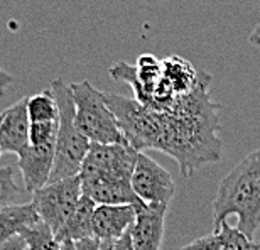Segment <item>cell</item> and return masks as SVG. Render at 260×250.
<instances>
[{
  "label": "cell",
  "instance_id": "obj_1",
  "mask_svg": "<svg viewBox=\"0 0 260 250\" xmlns=\"http://www.w3.org/2000/svg\"><path fill=\"white\" fill-rule=\"evenodd\" d=\"M162 129L157 150L171 155L181 176H191L205 164L218 163L223 155L218 113L173 115L160 112Z\"/></svg>",
  "mask_w": 260,
  "mask_h": 250
},
{
  "label": "cell",
  "instance_id": "obj_2",
  "mask_svg": "<svg viewBox=\"0 0 260 250\" xmlns=\"http://www.w3.org/2000/svg\"><path fill=\"white\" fill-rule=\"evenodd\" d=\"M237 216V228L253 238L260 227V147L242 159L221 179L213 200L215 230Z\"/></svg>",
  "mask_w": 260,
  "mask_h": 250
},
{
  "label": "cell",
  "instance_id": "obj_3",
  "mask_svg": "<svg viewBox=\"0 0 260 250\" xmlns=\"http://www.w3.org/2000/svg\"><path fill=\"white\" fill-rule=\"evenodd\" d=\"M59 107V129L56 139V159L49 183L80 176L91 142L75 125V100L71 86L56 78L49 83Z\"/></svg>",
  "mask_w": 260,
  "mask_h": 250
},
{
  "label": "cell",
  "instance_id": "obj_4",
  "mask_svg": "<svg viewBox=\"0 0 260 250\" xmlns=\"http://www.w3.org/2000/svg\"><path fill=\"white\" fill-rule=\"evenodd\" d=\"M70 86L75 100L76 129L91 144H125L127 140L103 91H98L88 80L71 83Z\"/></svg>",
  "mask_w": 260,
  "mask_h": 250
},
{
  "label": "cell",
  "instance_id": "obj_5",
  "mask_svg": "<svg viewBox=\"0 0 260 250\" xmlns=\"http://www.w3.org/2000/svg\"><path fill=\"white\" fill-rule=\"evenodd\" d=\"M103 95L127 142L137 152H144L147 149L157 150L160 129H162L160 112L142 105L135 98H125L115 93H103Z\"/></svg>",
  "mask_w": 260,
  "mask_h": 250
},
{
  "label": "cell",
  "instance_id": "obj_6",
  "mask_svg": "<svg viewBox=\"0 0 260 250\" xmlns=\"http://www.w3.org/2000/svg\"><path fill=\"white\" fill-rule=\"evenodd\" d=\"M81 196V179L80 176H73V178L49 183L43 190L36 191L30 201L38 210L41 222L46 223L54 232V235H58L78 206Z\"/></svg>",
  "mask_w": 260,
  "mask_h": 250
},
{
  "label": "cell",
  "instance_id": "obj_7",
  "mask_svg": "<svg viewBox=\"0 0 260 250\" xmlns=\"http://www.w3.org/2000/svg\"><path fill=\"white\" fill-rule=\"evenodd\" d=\"M139 152L130 144H91L80 178H115L132 181Z\"/></svg>",
  "mask_w": 260,
  "mask_h": 250
},
{
  "label": "cell",
  "instance_id": "obj_8",
  "mask_svg": "<svg viewBox=\"0 0 260 250\" xmlns=\"http://www.w3.org/2000/svg\"><path fill=\"white\" fill-rule=\"evenodd\" d=\"M132 188L139 200L152 208H168L176 191L173 176L145 152H139Z\"/></svg>",
  "mask_w": 260,
  "mask_h": 250
},
{
  "label": "cell",
  "instance_id": "obj_9",
  "mask_svg": "<svg viewBox=\"0 0 260 250\" xmlns=\"http://www.w3.org/2000/svg\"><path fill=\"white\" fill-rule=\"evenodd\" d=\"M56 159V144L41 145L34 147L29 145L22 154L19 155L17 168L24 181V190L34 195L36 191L43 190L49 184L51 174L54 169Z\"/></svg>",
  "mask_w": 260,
  "mask_h": 250
},
{
  "label": "cell",
  "instance_id": "obj_10",
  "mask_svg": "<svg viewBox=\"0 0 260 250\" xmlns=\"http://www.w3.org/2000/svg\"><path fill=\"white\" fill-rule=\"evenodd\" d=\"M135 205H96L93 215V237L100 242H115L132 228Z\"/></svg>",
  "mask_w": 260,
  "mask_h": 250
},
{
  "label": "cell",
  "instance_id": "obj_11",
  "mask_svg": "<svg viewBox=\"0 0 260 250\" xmlns=\"http://www.w3.org/2000/svg\"><path fill=\"white\" fill-rule=\"evenodd\" d=\"M30 118L27 113V97L20 98L5 110L0 123V149L2 152L20 155L29 147Z\"/></svg>",
  "mask_w": 260,
  "mask_h": 250
},
{
  "label": "cell",
  "instance_id": "obj_12",
  "mask_svg": "<svg viewBox=\"0 0 260 250\" xmlns=\"http://www.w3.org/2000/svg\"><path fill=\"white\" fill-rule=\"evenodd\" d=\"M135 218L130 235L135 250H160L164 238V220L168 208H152L139 201L135 205Z\"/></svg>",
  "mask_w": 260,
  "mask_h": 250
},
{
  "label": "cell",
  "instance_id": "obj_13",
  "mask_svg": "<svg viewBox=\"0 0 260 250\" xmlns=\"http://www.w3.org/2000/svg\"><path fill=\"white\" fill-rule=\"evenodd\" d=\"M81 186L83 195L96 205H137L140 201L132 188V181L127 179L93 178L83 179Z\"/></svg>",
  "mask_w": 260,
  "mask_h": 250
},
{
  "label": "cell",
  "instance_id": "obj_14",
  "mask_svg": "<svg viewBox=\"0 0 260 250\" xmlns=\"http://www.w3.org/2000/svg\"><path fill=\"white\" fill-rule=\"evenodd\" d=\"M188 247L191 250H260L258 243L250 240L245 233H242L237 227H230L228 223L210 235L196 238Z\"/></svg>",
  "mask_w": 260,
  "mask_h": 250
},
{
  "label": "cell",
  "instance_id": "obj_15",
  "mask_svg": "<svg viewBox=\"0 0 260 250\" xmlns=\"http://www.w3.org/2000/svg\"><path fill=\"white\" fill-rule=\"evenodd\" d=\"M96 210V203L91 201L90 198L83 195L75 211L68 218L64 227L61 228L59 233L56 235L59 242H80L93 237V215Z\"/></svg>",
  "mask_w": 260,
  "mask_h": 250
},
{
  "label": "cell",
  "instance_id": "obj_16",
  "mask_svg": "<svg viewBox=\"0 0 260 250\" xmlns=\"http://www.w3.org/2000/svg\"><path fill=\"white\" fill-rule=\"evenodd\" d=\"M39 222V213L32 201L4 208L0 210V240L5 242L10 237L20 235L25 228L38 225Z\"/></svg>",
  "mask_w": 260,
  "mask_h": 250
},
{
  "label": "cell",
  "instance_id": "obj_17",
  "mask_svg": "<svg viewBox=\"0 0 260 250\" xmlns=\"http://www.w3.org/2000/svg\"><path fill=\"white\" fill-rule=\"evenodd\" d=\"M27 113L30 123L36 122H58L59 120V107L54 93L51 88L44 91L27 97Z\"/></svg>",
  "mask_w": 260,
  "mask_h": 250
},
{
  "label": "cell",
  "instance_id": "obj_18",
  "mask_svg": "<svg viewBox=\"0 0 260 250\" xmlns=\"http://www.w3.org/2000/svg\"><path fill=\"white\" fill-rule=\"evenodd\" d=\"M25 193L27 191L22 190V186H19L15 179L14 166L0 168V210L12 205H20Z\"/></svg>",
  "mask_w": 260,
  "mask_h": 250
},
{
  "label": "cell",
  "instance_id": "obj_19",
  "mask_svg": "<svg viewBox=\"0 0 260 250\" xmlns=\"http://www.w3.org/2000/svg\"><path fill=\"white\" fill-rule=\"evenodd\" d=\"M20 235L27 243V250H61V242L56 238L54 232L43 222L25 228Z\"/></svg>",
  "mask_w": 260,
  "mask_h": 250
},
{
  "label": "cell",
  "instance_id": "obj_20",
  "mask_svg": "<svg viewBox=\"0 0 260 250\" xmlns=\"http://www.w3.org/2000/svg\"><path fill=\"white\" fill-rule=\"evenodd\" d=\"M58 129H59V120L58 122H36V123H30L29 145L41 147V145L56 144V139H58Z\"/></svg>",
  "mask_w": 260,
  "mask_h": 250
},
{
  "label": "cell",
  "instance_id": "obj_21",
  "mask_svg": "<svg viewBox=\"0 0 260 250\" xmlns=\"http://www.w3.org/2000/svg\"><path fill=\"white\" fill-rule=\"evenodd\" d=\"M0 250H27V243L22 235H15L0 243Z\"/></svg>",
  "mask_w": 260,
  "mask_h": 250
},
{
  "label": "cell",
  "instance_id": "obj_22",
  "mask_svg": "<svg viewBox=\"0 0 260 250\" xmlns=\"http://www.w3.org/2000/svg\"><path fill=\"white\" fill-rule=\"evenodd\" d=\"M14 83H15V78L10 75V73L0 68V97H4L5 91H7Z\"/></svg>",
  "mask_w": 260,
  "mask_h": 250
},
{
  "label": "cell",
  "instance_id": "obj_23",
  "mask_svg": "<svg viewBox=\"0 0 260 250\" xmlns=\"http://www.w3.org/2000/svg\"><path fill=\"white\" fill-rule=\"evenodd\" d=\"M113 250H135L134 243H132V235H130V230L122 238H118V240L113 242Z\"/></svg>",
  "mask_w": 260,
  "mask_h": 250
},
{
  "label": "cell",
  "instance_id": "obj_24",
  "mask_svg": "<svg viewBox=\"0 0 260 250\" xmlns=\"http://www.w3.org/2000/svg\"><path fill=\"white\" fill-rule=\"evenodd\" d=\"M75 243H76V250H100V245H102V242L95 237L75 242Z\"/></svg>",
  "mask_w": 260,
  "mask_h": 250
},
{
  "label": "cell",
  "instance_id": "obj_25",
  "mask_svg": "<svg viewBox=\"0 0 260 250\" xmlns=\"http://www.w3.org/2000/svg\"><path fill=\"white\" fill-rule=\"evenodd\" d=\"M248 41H250L253 46H258V48H260V24L253 27V30L250 33V38H248Z\"/></svg>",
  "mask_w": 260,
  "mask_h": 250
},
{
  "label": "cell",
  "instance_id": "obj_26",
  "mask_svg": "<svg viewBox=\"0 0 260 250\" xmlns=\"http://www.w3.org/2000/svg\"><path fill=\"white\" fill-rule=\"evenodd\" d=\"M61 250H76V243L71 240L61 242Z\"/></svg>",
  "mask_w": 260,
  "mask_h": 250
},
{
  "label": "cell",
  "instance_id": "obj_27",
  "mask_svg": "<svg viewBox=\"0 0 260 250\" xmlns=\"http://www.w3.org/2000/svg\"><path fill=\"white\" fill-rule=\"evenodd\" d=\"M100 250H113V242H102Z\"/></svg>",
  "mask_w": 260,
  "mask_h": 250
},
{
  "label": "cell",
  "instance_id": "obj_28",
  "mask_svg": "<svg viewBox=\"0 0 260 250\" xmlns=\"http://www.w3.org/2000/svg\"><path fill=\"white\" fill-rule=\"evenodd\" d=\"M4 117H5V112H0V123H2V120H4Z\"/></svg>",
  "mask_w": 260,
  "mask_h": 250
},
{
  "label": "cell",
  "instance_id": "obj_29",
  "mask_svg": "<svg viewBox=\"0 0 260 250\" xmlns=\"http://www.w3.org/2000/svg\"><path fill=\"white\" fill-rule=\"evenodd\" d=\"M179 250H191V248H189L188 245H186V247H183V248H179Z\"/></svg>",
  "mask_w": 260,
  "mask_h": 250
},
{
  "label": "cell",
  "instance_id": "obj_30",
  "mask_svg": "<svg viewBox=\"0 0 260 250\" xmlns=\"http://www.w3.org/2000/svg\"><path fill=\"white\" fill-rule=\"evenodd\" d=\"M0 155H2V149H0Z\"/></svg>",
  "mask_w": 260,
  "mask_h": 250
},
{
  "label": "cell",
  "instance_id": "obj_31",
  "mask_svg": "<svg viewBox=\"0 0 260 250\" xmlns=\"http://www.w3.org/2000/svg\"><path fill=\"white\" fill-rule=\"evenodd\" d=\"M0 243H2V240H0Z\"/></svg>",
  "mask_w": 260,
  "mask_h": 250
},
{
  "label": "cell",
  "instance_id": "obj_32",
  "mask_svg": "<svg viewBox=\"0 0 260 250\" xmlns=\"http://www.w3.org/2000/svg\"><path fill=\"white\" fill-rule=\"evenodd\" d=\"M258 247H260V243H258Z\"/></svg>",
  "mask_w": 260,
  "mask_h": 250
}]
</instances>
